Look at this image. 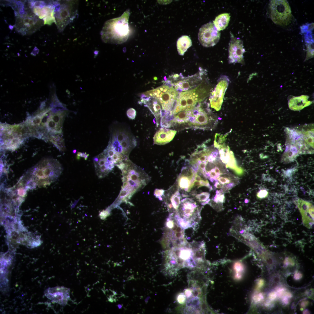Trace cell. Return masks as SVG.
Listing matches in <instances>:
<instances>
[{"label": "cell", "instance_id": "6da1fadb", "mask_svg": "<svg viewBox=\"0 0 314 314\" xmlns=\"http://www.w3.org/2000/svg\"><path fill=\"white\" fill-rule=\"evenodd\" d=\"M121 170L123 185L118 196L119 199L129 198L143 188L149 182V175L129 159L126 160Z\"/></svg>", "mask_w": 314, "mask_h": 314}, {"label": "cell", "instance_id": "7a4b0ae2", "mask_svg": "<svg viewBox=\"0 0 314 314\" xmlns=\"http://www.w3.org/2000/svg\"><path fill=\"white\" fill-rule=\"evenodd\" d=\"M130 11L127 10L120 17L107 21L101 33L105 43L119 44L126 42L129 35V19Z\"/></svg>", "mask_w": 314, "mask_h": 314}, {"label": "cell", "instance_id": "3957f363", "mask_svg": "<svg viewBox=\"0 0 314 314\" xmlns=\"http://www.w3.org/2000/svg\"><path fill=\"white\" fill-rule=\"evenodd\" d=\"M196 242H187L172 247L167 256V262L170 266H177L193 267L196 265L199 257V249L195 247Z\"/></svg>", "mask_w": 314, "mask_h": 314}, {"label": "cell", "instance_id": "277c9868", "mask_svg": "<svg viewBox=\"0 0 314 314\" xmlns=\"http://www.w3.org/2000/svg\"><path fill=\"white\" fill-rule=\"evenodd\" d=\"M137 144L136 139L130 130L120 125L112 131L108 146L115 152L129 156Z\"/></svg>", "mask_w": 314, "mask_h": 314}, {"label": "cell", "instance_id": "5b68a950", "mask_svg": "<svg viewBox=\"0 0 314 314\" xmlns=\"http://www.w3.org/2000/svg\"><path fill=\"white\" fill-rule=\"evenodd\" d=\"M202 85L201 84L192 89L180 92L173 109L168 114V116L180 112L190 111L202 101L207 94V91Z\"/></svg>", "mask_w": 314, "mask_h": 314}, {"label": "cell", "instance_id": "8992f818", "mask_svg": "<svg viewBox=\"0 0 314 314\" xmlns=\"http://www.w3.org/2000/svg\"><path fill=\"white\" fill-rule=\"evenodd\" d=\"M202 207L197 205L193 199L185 197L181 199L174 215L180 225L185 229L188 228L195 227L200 220Z\"/></svg>", "mask_w": 314, "mask_h": 314}, {"label": "cell", "instance_id": "52a82bcc", "mask_svg": "<svg viewBox=\"0 0 314 314\" xmlns=\"http://www.w3.org/2000/svg\"><path fill=\"white\" fill-rule=\"evenodd\" d=\"M217 119L208 108L200 103L190 111L185 128L212 130L217 125Z\"/></svg>", "mask_w": 314, "mask_h": 314}, {"label": "cell", "instance_id": "ba28073f", "mask_svg": "<svg viewBox=\"0 0 314 314\" xmlns=\"http://www.w3.org/2000/svg\"><path fill=\"white\" fill-rule=\"evenodd\" d=\"M32 171V179L37 185L50 184L56 180L62 170L61 165L53 159L44 160L36 166Z\"/></svg>", "mask_w": 314, "mask_h": 314}, {"label": "cell", "instance_id": "9c48e42d", "mask_svg": "<svg viewBox=\"0 0 314 314\" xmlns=\"http://www.w3.org/2000/svg\"><path fill=\"white\" fill-rule=\"evenodd\" d=\"M146 96L157 99L161 104L164 113H169L173 108L178 96V92L171 85H163L144 93Z\"/></svg>", "mask_w": 314, "mask_h": 314}, {"label": "cell", "instance_id": "30bf717a", "mask_svg": "<svg viewBox=\"0 0 314 314\" xmlns=\"http://www.w3.org/2000/svg\"><path fill=\"white\" fill-rule=\"evenodd\" d=\"M269 6L270 17L274 24L286 26L290 23L292 15L291 8L286 0H271Z\"/></svg>", "mask_w": 314, "mask_h": 314}, {"label": "cell", "instance_id": "8fae6325", "mask_svg": "<svg viewBox=\"0 0 314 314\" xmlns=\"http://www.w3.org/2000/svg\"><path fill=\"white\" fill-rule=\"evenodd\" d=\"M166 238L170 247H173L187 241L185 236V229L180 225L174 213H170L166 223Z\"/></svg>", "mask_w": 314, "mask_h": 314}, {"label": "cell", "instance_id": "7c38bea8", "mask_svg": "<svg viewBox=\"0 0 314 314\" xmlns=\"http://www.w3.org/2000/svg\"><path fill=\"white\" fill-rule=\"evenodd\" d=\"M58 4L47 3L43 1H33L30 3V8L35 15L43 20L44 24L50 25L53 22L56 24L55 10Z\"/></svg>", "mask_w": 314, "mask_h": 314}, {"label": "cell", "instance_id": "4fadbf2b", "mask_svg": "<svg viewBox=\"0 0 314 314\" xmlns=\"http://www.w3.org/2000/svg\"><path fill=\"white\" fill-rule=\"evenodd\" d=\"M196 172L191 166H184L175 182L182 196L188 197L192 188Z\"/></svg>", "mask_w": 314, "mask_h": 314}, {"label": "cell", "instance_id": "5bb4252c", "mask_svg": "<svg viewBox=\"0 0 314 314\" xmlns=\"http://www.w3.org/2000/svg\"><path fill=\"white\" fill-rule=\"evenodd\" d=\"M200 72L187 77H183L176 74L170 76V80L168 81L178 92H183L190 90L196 86L201 79Z\"/></svg>", "mask_w": 314, "mask_h": 314}, {"label": "cell", "instance_id": "9a60e30c", "mask_svg": "<svg viewBox=\"0 0 314 314\" xmlns=\"http://www.w3.org/2000/svg\"><path fill=\"white\" fill-rule=\"evenodd\" d=\"M220 37V32L211 22L203 25L200 28L198 35L200 43L206 47L215 45L219 42Z\"/></svg>", "mask_w": 314, "mask_h": 314}, {"label": "cell", "instance_id": "2e32d148", "mask_svg": "<svg viewBox=\"0 0 314 314\" xmlns=\"http://www.w3.org/2000/svg\"><path fill=\"white\" fill-rule=\"evenodd\" d=\"M229 80L226 76H221L214 90L210 94L209 101L211 108L217 111L220 110L225 92L229 84Z\"/></svg>", "mask_w": 314, "mask_h": 314}, {"label": "cell", "instance_id": "e0dca14e", "mask_svg": "<svg viewBox=\"0 0 314 314\" xmlns=\"http://www.w3.org/2000/svg\"><path fill=\"white\" fill-rule=\"evenodd\" d=\"M21 16L17 17L16 25L18 30L25 33H31L36 30L41 26V22L38 17L30 11L26 12Z\"/></svg>", "mask_w": 314, "mask_h": 314}, {"label": "cell", "instance_id": "ac0fdd59", "mask_svg": "<svg viewBox=\"0 0 314 314\" xmlns=\"http://www.w3.org/2000/svg\"><path fill=\"white\" fill-rule=\"evenodd\" d=\"M230 35L231 38L229 47V63L243 64V54L245 50L243 42L240 39L235 37L231 32Z\"/></svg>", "mask_w": 314, "mask_h": 314}, {"label": "cell", "instance_id": "d6986e66", "mask_svg": "<svg viewBox=\"0 0 314 314\" xmlns=\"http://www.w3.org/2000/svg\"><path fill=\"white\" fill-rule=\"evenodd\" d=\"M69 288L64 286L49 288L44 291V295L51 301L62 306L67 304L70 298Z\"/></svg>", "mask_w": 314, "mask_h": 314}, {"label": "cell", "instance_id": "ffe728a7", "mask_svg": "<svg viewBox=\"0 0 314 314\" xmlns=\"http://www.w3.org/2000/svg\"><path fill=\"white\" fill-rule=\"evenodd\" d=\"M93 161L96 174L99 178L106 176L115 166L104 152L95 157Z\"/></svg>", "mask_w": 314, "mask_h": 314}, {"label": "cell", "instance_id": "44dd1931", "mask_svg": "<svg viewBox=\"0 0 314 314\" xmlns=\"http://www.w3.org/2000/svg\"><path fill=\"white\" fill-rule=\"evenodd\" d=\"M165 199L168 209L170 213H175L180 205L181 195L175 183L167 191H165L164 195Z\"/></svg>", "mask_w": 314, "mask_h": 314}, {"label": "cell", "instance_id": "7402d4cb", "mask_svg": "<svg viewBox=\"0 0 314 314\" xmlns=\"http://www.w3.org/2000/svg\"><path fill=\"white\" fill-rule=\"evenodd\" d=\"M297 206L301 213L303 223L307 228L312 227L314 224V207L310 202L299 199Z\"/></svg>", "mask_w": 314, "mask_h": 314}, {"label": "cell", "instance_id": "603a6c76", "mask_svg": "<svg viewBox=\"0 0 314 314\" xmlns=\"http://www.w3.org/2000/svg\"><path fill=\"white\" fill-rule=\"evenodd\" d=\"M176 132V130L162 127L154 135V143L159 145L166 144L173 140Z\"/></svg>", "mask_w": 314, "mask_h": 314}, {"label": "cell", "instance_id": "cb8c5ba5", "mask_svg": "<svg viewBox=\"0 0 314 314\" xmlns=\"http://www.w3.org/2000/svg\"><path fill=\"white\" fill-rule=\"evenodd\" d=\"M142 97L141 102L147 105L154 116L157 124L158 125L159 119L161 118L162 110L161 104L154 98L148 97L145 95Z\"/></svg>", "mask_w": 314, "mask_h": 314}, {"label": "cell", "instance_id": "d4e9b609", "mask_svg": "<svg viewBox=\"0 0 314 314\" xmlns=\"http://www.w3.org/2000/svg\"><path fill=\"white\" fill-rule=\"evenodd\" d=\"M309 97L301 95L294 97L289 100L288 102L289 108L294 110H299L310 105L312 102L308 101Z\"/></svg>", "mask_w": 314, "mask_h": 314}, {"label": "cell", "instance_id": "484cf974", "mask_svg": "<svg viewBox=\"0 0 314 314\" xmlns=\"http://www.w3.org/2000/svg\"><path fill=\"white\" fill-rule=\"evenodd\" d=\"M230 16L229 13H223L216 17L213 24L218 31L224 29L228 26Z\"/></svg>", "mask_w": 314, "mask_h": 314}, {"label": "cell", "instance_id": "4316f807", "mask_svg": "<svg viewBox=\"0 0 314 314\" xmlns=\"http://www.w3.org/2000/svg\"><path fill=\"white\" fill-rule=\"evenodd\" d=\"M192 45L190 38L187 35H183L177 42V51L180 55L183 56L187 49Z\"/></svg>", "mask_w": 314, "mask_h": 314}, {"label": "cell", "instance_id": "83f0119b", "mask_svg": "<svg viewBox=\"0 0 314 314\" xmlns=\"http://www.w3.org/2000/svg\"><path fill=\"white\" fill-rule=\"evenodd\" d=\"M210 196L209 193L208 192H203L196 194L193 197L196 200L201 203L202 205H204L210 201Z\"/></svg>", "mask_w": 314, "mask_h": 314}, {"label": "cell", "instance_id": "f1b7e54d", "mask_svg": "<svg viewBox=\"0 0 314 314\" xmlns=\"http://www.w3.org/2000/svg\"><path fill=\"white\" fill-rule=\"evenodd\" d=\"M216 193L213 200L211 201L218 204L223 203L225 200L224 193L221 190H217Z\"/></svg>", "mask_w": 314, "mask_h": 314}, {"label": "cell", "instance_id": "f546056e", "mask_svg": "<svg viewBox=\"0 0 314 314\" xmlns=\"http://www.w3.org/2000/svg\"><path fill=\"white\" fill-rule=\"evenodd\" d=\"M314 45L313 43H309L307 45V52L306 60H307L313 57Z\"/></svg>", "mask_w": 314, "mask_h": 314}, {"label": "cell", "instance_id": "4dcf8cb0", "mask_svg": "<svg viewBox=\"0 0 314 314\" xmlns=\"http://www.w3.org/2000/svg\"><path fill=\"white\" fill-rule=\"evenodd\" d=\"M127 115L129 118L134 119L136 115V111L134 109L130 108L127 110Z\"/></svg>", "mask_w": 314, "mask_h": 314}, {"label": "cell", "instance_id": "1f68e13d", "mask_svg": "<svg viewBox=\"0 0 314 314\" xmlns=\"http://www.w3.org/2000/svg\"><path fill=\"white\" fill-rule=\"evenodd\" d=\"M268 192L265 190H262L257 193V196L259 198L262 199L266 197L268 195Z\"/></svg>", "mask_w": 314, "mask_h": 314}, {"label": "cell", "instance_id": "d6a6232c", "mask_svg": "<svg viewBox=\"0 0 314 314\" xmlns=\"http://www.w3.org/2000/svg\"><path fill=\"white\" fill-rule=\"evenodd\" d=\"M234 268L237 274L238 272H242L243 270V266L242 263L239 262H237L235 263Z\"/></svg>", "mask_w": 314, "mask_h": 314}, {"label": "cell", "instance_id": "836d02e7", "mask_svg": "<svg viewBox=\"0 0 314 314\" xmlns=\"http://www.w3.org/2000/svg\"><path fill=\"white\" fill-rule=\"evenodd\" d=\"M165 190L163 189H156L154 192V195L156 197L162 199V197L164 195Z\"/></svg>", "mask_w": 314, "mask_h": 314}, {"label": "cell", "instance_id": "e575fe53", "mask_svg": "<svg viewBox=\"0 0 314 314\" xmlns=\"http://www.w3.org/2000/svg\"><path fill=\"white\" fill-rule=\"evenodd\" d=\"M186 296L182 293L179 295L177 297V300L180 304H184L186 301Z\"/></svg>", "mask_w": 314, "mask_h": 314}, {"label": "cell", "instance_id": "d590c367", "mask_svg": "<svg viewBox=\"0 0 314 314\" xmlns=\"http://www.w3.org/2000/svg\"><path fill=\"white\" fill-rule=\"evenodd\" d=\"M89 154H87L86 152H78L77 154V156L82 158H84L85 160H87Z\"/></svg>", "mask_w": 314, "mask_h": 314}, {"label": "cell", "instance_id": "8d00e7d4", "mask_svg": "<svg viewBox=\"0 0 314 314\" xmlns=\"http://www.w3.org/2000/svg\"><path fill=\"white\" fill-rule=\"evenodd\" d=\"M263 297L262 293H260L258 295L254 296V299L256 301H259L263 299Z\"/></svg>", "mask_w": 314, "mask_h": 314}, {"label": "cell", "instance_id": "74e56055", "mask_svg": "<svg viewBox=\"0 0 314 314\" xmlns=\"http://www.w3.org/2000/svg\"><path fill=\"white\" fill-rule=\"evenodd\" d=\"M276 293L275 292H272L269 295V298L272 300L275 299L276 297Z\"/></svg>", "mask_w": 314, "mask_h": 314}, {"label": "cell", "instance_id": "f35d334b", "mask_svg": "<svg viewBox=\"0 0 314 314\" xmlns=\"http://www.w3.org/2000/svg\"><path fill=\"white\" fill-rule=\"evenodd\" d=\"M295 170V169L288 170L285 171V174L287 176H290L292 174V173L294 172Z\"/></svg>", "mask_w": 314, "mask_h": 314}, {"label": "cell", "instance_id": "ab89813d", "mask_svg": "<svg viewBox=\"0 0 314 314\" xmlns=\"http://www.w3.org/2000/svg\"><path fill=\"white\" fill-rule=\"evenodd\" d=\"M192 291L190 289H186L185 292V293L186 295V296L187 297H190L192 294Z\"/></svg>", "mask_w": 314, "mask_h": 314}, {"label": "cell", "instance_id": "60d3db41", "mask_svg": "<svg viewBox=\"0 0 314 314\" xmlns=\"http://www.w3.org/2000/svg\"><path fill=\"white\" fill-rule=\"evenodd\" d=\"M284 263L287 265H288L290 264L291 265L294 264L293 262L291 260V259L288 258H287L286 259Z\"/></svg>", "mask_w": 314, "mask_h": 314}, {"label": "cell", "instance_id": "b9f144b4", "mask_svg": "<svg viewBox=\"0 0 314 314\" xmlns=\"http://www.w3.org/2000/svg\"><path fill=\"white\" fill-rule=\"evenodd\" d=\"M302 277L301 274L299 273H297L295 274L294 278L296 280H298L300 279Z\"/></svg>", "mask_w": 314, "mask_h": 314}, {"label": "cell", "instance_id": "7bdbcfd3", "mask_svg": "<svg viewBox=\"0 0 314 314\" xmlns=\"http://www.w3.org/2000/svg\"><path fill=\"white\" fill-rule=\"evenodd\" d=\"M284 292V289L283 288L278 289L277 291V293L279 296H281Z\"/></svg>", "mask_w": 314, "mask_h": 314}, {"label": "cell", "instance_id": "ee69618b", "mask_svg": "<svg viewBox=\"0 0 314 314\" xmlns=\"http://www.w3.org/2000/svg\"><path fill=\"white\" fill-rule=\"evenodd\" d=\"M282 302L284 304H287L288 303L287 297L286 296L283 297L282 299Z\"/></svg>", "mask_w": 314, "mask_h": 314}, {"label": "cell", "instance_id": "f6af8a7d", "mask_svg": "<svg viewBox=\"0 0 314 314\" xmlns=\"http://www.w3.org/2000/svg\"><path fill=\"white\" fill-rule=\"evenodd\" d=\"M264 281H263V279L260 280V281H259V282L258 283V286L259 287H261V286H262L264 284Z\"/></svg>", "mask_w": 314, "mask_h": 314}, {"label": "cell", "instance_id": "bcb514c9", "mask_svg": "<svg viewBox=\"0 0 314 314\" xmlns=\"http://www.w3.org/2000/svg\"><path fill=\"white\" fill-rule=\"evenodd\" d=\"M308 304V302L307 301H304L302 302L301 304V306L302 307H305Z\"/></svg>", "mask_w": 314, "mask_h": 314}, {"label": "cell", "instance_id": "7dc6e473", "mask_svg": "<svg viewBox=\"0 0 314 314\" xmlns=\"http://www.w3.org/2000/svg\"><path fill=\"white\" fill-rule=\"evenodd\" d=\"M286 297H292V295L290 292H286L285 293Z\"/></svg>", "mask_w": 314, "mask_h": 314}, {"label": "cell", "instance_id": "c3c4849f", "mask_svg": "<svg viewBox=\"0 0 314 314\" xmlns=\"http://www.w3.org/2000/svg\"><path fill=\"white\" fill-rule=\"evenodd\" d=\"M303 313L304 314H308V313H309V312H308V310H305L303 312Z\"/></svg>", "mask_w": 314, "mask_h": 314}, {"label": "cell", "instance_id": "681fc988", "mask_svg": "<svg viewBox=\"0 0 314 314\" xmlns=\"http://www.w3.org/2000/svg\"><path fill=\"white\" fill-rule=\"evenodd\" d=\"M117 306L119 309H121L122 307V306L121 304H119L117 305Z\"/></svg>", "mask_w": 314, "mask_h": 314}, {"label": "cell", "instance_id": "f907efd6", "mask_svg": "<svg viewBox=\"0 0 314 314\" xmlns=\"http://www.w3.org/2000/svg\"><path fill=\"white\" fill-rule=\"evenodd\" d=\"M149 299V297H147V298H146V299H145V302H146V303H147V302H148V299Z\"/></svg>", "mask_w": 314, "mask_h": 314}, {"label": "cell", "instance_id": "816d5d0a", "mask_svg": "<svg viewBox=\"0 0 314 314\" xmlns=\"http://www.w3.org/2000/svg\"><path fill=\"white\" fill-rule=\"evenodd\" d=\"M76 149H74V150H73L72 152H73V153L75 154V153H76Z\"/></svg>", "mask_w": 314, "mask_h": 314}]
</instances>
